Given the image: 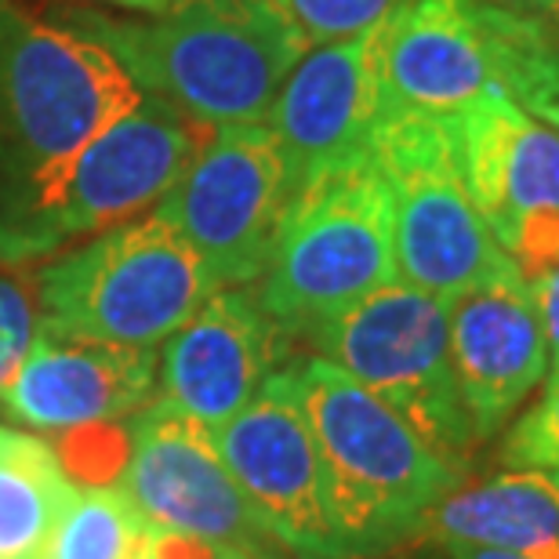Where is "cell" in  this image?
<instances>
[{
	"label": "cell",
	"instance_id": "obj_1",
	"mask_svg": "<svg viewBox=\"0 0 559 559\" xmlns=\"http://www.w3.org/2000/svg\"><path fill=\"white\" fill-rule=\"evenodd\" d=\"M139 95L98 44L0 0V259L48 254L62 175Z\"/></svg>",
	"mask_w": 559,
	"mask_h": 559
},
{
	"label": "cell",
	"instance_id": "obj_27",
	"mask_svg": "<svg viewBox=\"0 0 559 559\" xmlns=\"http://www.w3.org/2000/svg\"><path fill=\"white\" fill-rule=\"evenodd\" d=\"M451 559H520V556H509V552H495V549H468V545H454Z\"/></svg>",
	"mask_w": 559,
	"mask_h": 559
},
{
	"label": "cell",
	"instance_id": "obj_23",
	"mask_svg": "<svg viewBox=\"0 0 559 559\" xmlns=\"http://www.w3.org/2000/svg\"><path fill=\"white\" fill-rule=\"evenodd\" d=\"M37 334H40V317L37 306L26 295V287L0 276V385L22 364V356L29 353Z\"/></svg>",
	"mask_w": 559,
	"mask_h": 559
},
{
	"label": "cell",
	"instance_id": "obj_2",
	"mask_svg": "<svg viewBox=\"0 0 559 559\" xmlns=\"http://www.w3.org/2000/svg\"><path fill=\"white\" fill-rule=\"evenodd\" d=\"M128 81L197 124H262L309 40L284 0H175L150 19L70 11Z\"/></svg>",
	"mask_w": 559,
	"mask_h": 559
},
{
	"label": "cell",
	"instance_id": "obj_12",
	"mask_svg": "<svg viewBox=\"0 0 559 559\" xmlns=\"http://www.w3.org/2000/svg\"><path fill=\"white\" fill-rule=\"evenodd\" d=\"M197 120L164 98L139 95L117 120L73 156L48 211V254L87 233H106L139 218L167 197L200 150Z\"/></svg>",
	"mask_w": 559,
	"mask_h": 559
},
{
	"label": "cell",
	"instance_id": "obj_10",
	"mask_svg": "<svg viewBox=\"0 0 559 559\" xmlns=\"http://www.w3.org/2000/svg\"><path fill=\"white\" fill-rule=\"evenodd\" d=\"M211 440L265 538L295 559H349L290 367L265 378L251 404Z\"/></svg>",
	"mask_w": 559,
	"mask_h": 559
},
{
	"label": "cell",
	"instance_id": "obj_7",
	"mask_svg": "<svg viewBox=\"0 0 559 559\" xmlns=\"http://www.w3.org/2000/svg\"><path fill=\"white\" fill-rule=\"evenodd\" d=\"M306 338L465 473L468 451L479 440L457 396L447 298L393 280L334 312Z\"/></svg>",
	"mask_w": 559,
	"mask_h": 559
},
{
	"label": "cell",
	"instance_id": "obj_19",
	"mask_svg": "<svg viewBox=\"0 0 559 559\" xmlns=\"http://www.w3.org/2000/svg\"><path fill=\"white\" fill-rule=\"evenodd\" d=\"M73 490L48 443L0 425V559L44 556Z\"/></svg>",
	"mask_w": 559,
	"mask_h": 559
},
{
	"label": "cell",
	"instance_id": "obj_28",
	"mask_svg": "<svg viewBox=\"0 0 559 559\" xmlns=\"http://www.w3.org/2000/svg\"><path fill=\"white\" fill-rule=\"evenodd\" d=\"M490 4H501V8H512V11H527V15H545L552 0H490Z\"/></svg>",
	"mask_w": 559,
	"mask_h": 559
},
{
	"label": "cell",
	"instance_id": "obj_13",
	"mask_svg": "<svg viewBox=\"0 0 559 559\" xmlns=\"http://www.w3.org/2000/svg\"><path fill=\"white\" fill-rule=\"evenodd\" d=\"M284 328L240 287L215 290L160 349L156 400L215 432L280 371Z\"/></svg>",
	"mask_w": 559,
	"mask_h": 559
},
{
	"label": "cell",
	"instance_id": "obj_11",
	"mask_svg": "<svg viewBox=\"0 0 559 559\" xmlns=\"http://www.w3.org/2000/svg\"><path fill=\"white\" fill-rule=\"evenodd\" d=\"M117 490L153 531L189 534L270 559V538L222 465L211 432L164 400L153 396L131 421Z\"/></svg>",
	"mask_w": 559,
	"mask_h": 559
},
{
	"label": "cell",
	"instance_id": "obj_6",
	"mask_svg": "<svg viewBox=\"0 0 559 559\" xmlns=\"http://www.w3.org/2000/svg\"><path fill=\"white\" fill-rule=\"evenodd\" d=\"M393 280V193L374 153L301 178L262 273V309L287 334H309Z\"/></svg>",
	"mask_w": 559,
	"mask_h": 559
},
{
	"label": "cell",
	"instance_id": "obj_25",
	"mask_svg": "<svg viewBox=\"0 0 559 559\" xmlns=\"http://www.w3.org/2000/svg\"><path fill=\"white\" fill-rule=\"evenodd\" d=\"M534 306H538L542 328H545V342H549V371L559 374V265L545 270L542 276L527 280Z\"/></svg>",
	"mask_w": 559,
	"mask_h": 559
},
{
	"label": "cell",
	"instance_id": "obj_5",
	"mask_svg": "<svg viewBox=\"0 0 559 559\" xmlns=\"http://www.w3.org/2000/svg\"><path fill=\"white\" fill-rule=\"evenodd\" d=\"M215 290L218 280L182 233L145 215L44 265L37 317L51 338L160 349Z\"/></svg>",
	"mask_w": 559,
	"mask_h": 559
},
{
	"label": "cell",
	"instance_id": "obj_21",
	"mask_svg": "<svg viewBox=\"0 0 559 559\" xmlns=\"http://www.w3.org/2000/svg\"><path fill=\"white\" fill-rule=\"evenodd\" d=\"M312 44H331L382 26L404 0H284Z\"/></svg>",
	"mask_w": 559,
	"mask_h": 559
},
{
	"label": "cell",
	"instance_id": "obj_24",
	"mask_svg": "<svg viewBox=\"0 0 559 559\" xmlns=\"http://www.w3.org/2000/svg\"><path fill=\"white\" fill-rule=\"evenodd\" d=\"M135 559H265V556H251L243 549H229V545L189 538V534H175V531H150Z\"/></svg>",
	"mask_w": 559,
	"mask_h": 559
},
{
	"label": "cell",
	"instance_id": "obj_15",
	"mask_svg": "<svg viewBox=\"0 0 559 559\" xmlns=\"http://www.w3.org/2000/svg\"><path fill=\"white\" fill-rule=\"evenodd\" d=\"M451 306V364L476 440H490L549 374V342L531 284L506 276Z\"/></svg>",
	"mask_w": 559,
	"mask_h": 559
},
{
	"label": "cell",
	"instance_id": "obj_9",
	"mask_svg": "<svg viewBox=\"0 0 559 559\" xmlns=\"http://www.w3.org/2000/svg\"><path fill=\"white\" fill-rule=\"evenodd\" d=\"M298 175L265 124H226L193 153L153 215L182 233L218 287L262 280Z\"/></svg>",
	"mask_w": 559,
	"mask_h": 559
},
{
	"label": "cell",
	"instance_id": "obj_30",
	"mask_svg": "<svg viewBox=\"0 0 559 559\" xmlns=\"http://www.w3.org/2000/svg\"><path fill=\"white\" fill-rule=\"evenodd\" d=\"M549 476H552V484L559 487V473H549Z\"/></svg>",
	"mask_w": 559,
	"mask_h": 559
},
{
	"label": "cell",
	"instance_id": "obj_3",
	"mask_svg": "<svg viewBox=\"0 0 559 559\" xmlns=\"http://www.w3.org/2000/svg\"><path fill=\"white\" fill-rule=\"evenodd\" d=\"M487 95L559 128V33L490 0H404L382 37V109L454 117Z\"/></svg>",
	"mask_w": 559,
	"mask_h": 559
},
{
	"label": "cell",
	"instance_id": "obj_16",
	"mask_svg": "<svg viewBox=\"0 0 559 559\" xmlns=\"http://www.w3.org/2000/svg\"><path fill=\"white\" fill-rule=\"evenodd\" d=\"M160 349L66 342L37 334L22 364L0 385V404L19 421L48 432L98 429L139 415L156 393Z\"/></svg>",
	"mask_w": 559,
	"mask_h": 559
},
{
	"label": "cell",
	"instance_id": "obj_26",
	"mask_svg": "<svg viewBox=\"0 0 559 559\" xmlns=\"http://www.w3.org/2000/svg\"><path fill=\"white\" fill-rule=\"evenodd\" d=\"M103 4H114V8H128V11H145V15H160L175 4V0H103Z\"/></svg>",
	"mask_w": 559,
	"mask_h": 559
},
{
	"label": "cell",
	"instance_id": "obj_8",
	"mask_svg": "<svg viewBox=\"0 0 559 559\" xmlns=\"http://www.w3.org/2000/svg\"><path fill=\"white\" fill-rule=\"evenodd\" d=\"M371 153L393 193L396 276L436 298H457L523 276L476 211L443 117L382 109Z\"/></svg>",
	"mask_w": 559,
	"mask_h": 559
},
{
	"label": "cell",
	"instance_id": "obj_4",
	"mask_svg": "<svg viewBox=\"0 0 559 559\" xmlns=\"http://www.w3.org/2000/svg\"><path fill=\"white\" fill-rule=\"evenodd\" d=\"M290 374L317 436L331 512L349 559L407 542L425 512L462 487V468L436 454L385 400L342 367L309 356Z\"/></svg>",
	"mask_w": 559,
	"mask_h": 559
},
{
	"label": "cell",
	"instance_id": "obj_14",
	"mask_svg": "<svg viewBox=\"0 0 559 559\" xmlns=\"http://www.w3.org/2000/svg\"><path fill=\"white\" fill-rule=\"evenodd\" d=\"M385 22L360 37L312 44L280 84L262 124L284 145L298 182L320 167L371 150L382 117Z\"/></svg>",
	"mask_w": 559,
	"mask_h": 559
},
{
	"label": "cell",
	"instance_id": "obj_29",
	"mask_svg": "<svg viewBox=\"0 0 559 559\" xmlns=\"http://www.w3.org/2000/svg\"><path fill=\"white\" fill-rule=\"evenodd\" d=\"M545 15L552 19V29L559 33V0H552V4H549V11H545Z\"/></svg>",
	"mask_w": 559,
	"mask_h": 559
},
{
	"label": "cell",
	"instance_id": "obj_17",
	"mask_svg": "<svg viewBox=\"0 0 559 559\" xmlns=\"http://www.w3.org/2000/svg\"><path fill=\"white\" fill-rule=\"evenodd\" d=\"M443 120L451 128L468 197L501 248L523 218L559 211L556 124L498 95L476 98L462 114Z\"/></svg>",
	"mask_w": 559,
	"mask_h": 559
},
{
	"label": "cell",
	"instance_id": "obj_22",
	"mask_svg": "<svg viewBox=\"0 0 559 559\" xmlns=\"http://www.w3.org/2000/svg\"><path fill=\"white\" fill-rule=\"evenodd\" d=\"M501 462L509 468L559 473V374L549 378L538 404L509 429Z\"/></svg>",
	"mask_w": 559,
	"mask_h": 559
},
{
	"label": "cell",
	"instance_id": "obj_31",
	"mask_svg": "<svg viewBox=\"0 0 559 559\" xmlns=\"http://www.w3.org/2000/svg\"><path fill=\"white\" fill-rule=\"evenodd\" d=\"M33 559H44V556H33Z\"/></svg>",
	"mask_w": 559,
	"mask_h": 559
},
{
	"label": "cell",
	"instance_id": "obj_20",
	"mask_svg": "<svg viewBox=\"0 0 559 559\" xmlns=\"http://www.w3.org/2000/svg\"><path fill=\"white\" fill-rule=\"evenodd\" d=\"M145 523L117 487H81L55 523L44 559H135L145 545Z\"/></svg>",
	"mask_w": 559,
	"mask_h": 559
},
{
	"label": "cell",
	"instance_id": "obj_18",
	"mask_svg": "<svg viewBox=\"0 0 559 559\" xmlns=\"http://www.w3.org/2000/svg\"><path fill=\"white\" fill-rule=\"evenodd\" d=\"M443 549H495L520 559H559V487L549 473L509 468L454 487L425 512L418 531Z\"/></svg>",
	"mask_w": 559,
	"mask_h": 559
}]
</instances>
